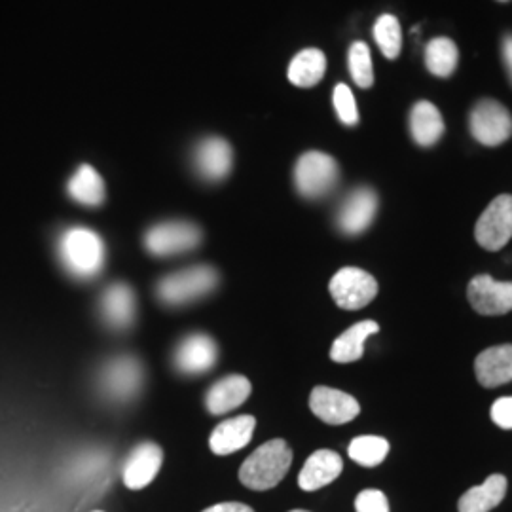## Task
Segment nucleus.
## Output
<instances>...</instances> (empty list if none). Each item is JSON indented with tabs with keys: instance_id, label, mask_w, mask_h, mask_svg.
Returning <instances> with one entry per match:
<instances>
[{
	"instance_id": "nucleus-1",
	"label": "nucleus",
	"mask_w": 512,
	"mask_h": 512,
	"mask_svg": "<svg viewBox=\"0 0 512 512\" xmlns=\"http://www.w3.org/2000/svg\"><path fill=\"white\" fill-rule=\"evenodd\" d=\"M57 256L67 274L88 281L101 274L105 266V243L90 228L74 226L57 239Z\"/></svg>"
},
{
	"instance_id": "nucleus-2",
	"label": "nucleus",
	"mask_w": 512,
	"mask_h": 512,
	"mask_svg": "<svg viewBox=\"0 0 512 512\" xmlns=\"http://www.w3.org/2000/svg\"><path fill=\"white\" fill-rule=\"evenodd\" d=\"M291 463L293 450L285 440L264 442L239 467V482L256 492L272 490L287 476Z\"/></svg>"
},
{
	"instance_id": "nucleus-3",
	"label": "nucleus",
	"mask_w": 512,
	"mask_h": 512,
	"mask_svg": "<svg viewBox=\"0 0 512 512\" xmlns=\"http://www.w3.org/2000/svg\"><path fill=\"white\" fill-rule=\"evenodd\" d=\"M219 272L213 266H192L165 275L156 285V298L165 306H184L213 293L219 285Z\"/></svg>"
},
{
	"instance_id": "nucleus-4",
	"label": "nucleus",
	"mask_w": 512,
	"mask_h": 512,
	"mask_svg": "<svg viewBox=\"0 0 512 512\" xmlns=\"http://www.w3.org/2000/svg\"><path fill=\"white\" fill-rule=\"evenodd\" d=\"M97 385L110 403H129L143 391L145 366L135 355L110 357L99 370Z\"/></svg>"
},
{
	"instance_id": "nucleus-5",
	"label": "nucleus",
	"mask_w": 512,
	"mask_h": 512,
	"mask_svg": "<svg viewBox=\"0 0 512 512\" xmlns=\"http://www.w3.org/2000/svg\"><path fill=\"white\" fill-rule=\"evenodd\" d=\"M340 181V167L336 160L325 154L310 150L302 154L294 167V184L300 196L306 200H321L329 196Z\"/></svg>"
},
{
	"instance_id": "nucleus-6",
	"label": "nucleus",
	"mask_w": 512,
	"mask_h": 512,
	"mask_svg": "<svg viewBox=\"0 0 512 512\" xmlns=\"http://www.w3.org/2000/svg\"><path fill=\"white\" fill-rule=\"evenodd\" d=\"M202 230L184 220H171L152 226L145 236V249L152 256L183 255L202 243Z\"/></svg>"
},
{
	"instance_id": "nucleus-7",
	"label": "nucleus",
	"mask_w": 512,
	"mask_h": 512,
	"mask_svg": "<svg viewBox=\"0 0 512 512\" xmlns=\"http://www.w3.org/2000/svg\"><path fill=\"white\" fill-rule=\"evenodd\" d=\"M469 129L476 141L486 147L503 145L512 135L511 112L494 99H482L471 110Z\"/></svg>"
},
{
	"instance_id": "nucleus-8",
	"label": "nucleus",
	"mask_w": 512,
	"mask_h": 512,
	"mask_svg": "<svg viewBox=\"0 0 512 512\" xmlns=\"http://www.w3.org/2000/svg\"><path fill=\"white\" fill-rule=\"evenodd\" d=\"M330 294L342 310H363L378 294V281L359 268H342L330 279Z\"/></svg>"
},
{
	"instance_id": "nucleus-9",
	"label": "nucleus",
	"mask_w": 512,
	"mask_h": 512,
	"mask_svg": "<svg viewBox=\"0 0 512 512\" xmlns=\"http://www.w3.org/2000/svg\"><path fill=\"white\" fill-rule=\"evenodd\" d=\"M476 241L486 251L503 249L512 238V196H497L480 215L475 228Z\"/></svg>"
},
{
	"instance_id": "nucleus-10",
	"label": "nucleus",
	"mask_w": 512,
	"mask_h": 512,
	"mask_svg": "<svg viewBox=\"0 0 512 512\" xmlns=\"http://www.w3.org/2000/svg\"><path fill=\"white\" fill-rule=\"evenodd\" d=\"M219 361V348L217 342L209 334H188L177 344L173 353V365L177 372L184 376H200L209 370Z\"/></svg>"
},
{
	"instance_id": "nucleus-11",
	"label": "nucleus",
	"mask_w": 512,
	"mask_h": 512,
	"mask_svg": "<svg viewBox=\"0 0 512 512\" xmlns=\"http://www.w3.org/2000/svg\"><path fill=\"white\" fill-rule=\"evenodd\" d=\"M378 213V194L368 188L361 186L349 192L346 200L340 205L336 224L346 236H359L376 219Z\"/></svg>"
},
{
	"instance_id": "nucleus-12",
	"label": "nucleus",
	"mask_w": 512,
	"mask_h": 512,
	"mask_svg": "<svg viewBox=\"0 0 512 512\" xmlns=\"http://www.w3.org/2000/svg\"><path fill=\"white\" fill-rule=\"evenodd\" d=\"M311 412L329 425H344L355 420L361 412L359 403L344 391L319 385L311 391Z\"/></svg>"
},
{
	"instance_id": "nucleus-13",
	"label": "nucleus",
	"mask_w": 512,
	"mask_h": 512,
	"mask_svg": "<svg viewBox=\"0 0 512 512\" xmlns=\"http://www.w3.org/2000/svg\"><path fill=\"white\" fill-rule=\"evenodd\" d=\"M471 306L482 315H505L512 311V283L495 281L490 275H476L469 283Z\"/></svg>"
},
{
	"instance_id": "nucleus-14",
	"label": "nucleus",
	"mask_w": 512,
	"mask_h": 512,
	"mask_svg": "<svg viewBox=\"0 0 512 512\" xmlns=\"http://www.w3.org/2000/svg\"><path fill=\"white\" fill-rule=\"evenodd\" d=\"M103 323L112 330H128L137 317V298L126 283H114L105 289L99 300Z\"/></svg>"
},
{
	"instance_id": "nucleus-15",
	"label": "nucleus",
	"mask_w": 512,
	"mask_h": 512,
	"mask_svg": "<svg viewBox=\"0 0 512 512\" xmlns=\"http://www.w3.org/2000/svg\"><path fill=\"white\" fill-rule=\"evenodd\" d=\"M164 463V452L154 442H141L131 450L124 463V484L129 490H143L158 476Z\"/></svg>"
},
{
	"instance_id": "nucleus-16",
	"label": "nucleus",
	"mask_w": 512,
	"mask_h": 512,
	"mask_svg": "<svg viewBox=\"0 0 512 512\" xmlns=\"http://www.w3.org/2000/svg\"><path fill=\"white\" fill-rule=\"evenodd\" d=\"M194 165L203 179L217 183L230 175L234 165V152L224 139L209 137L196 147Z\"/></svg>"
},
{
	"instance_id": "nucleus-17",
	"label": "nucleus",
	"mask_w": 512,
	"mask_h": 512,
	"mask_svg": "<svg viewBox=\"0 0 512 512\" xmlns=\"http://www.w3.org/2000/svg\"><path fill=\"white\" fill-rule=\"evenodd\" d=\"M251 391L253 387L245 376L232 374L209 387V391L205 393V406L209 414L222 416L245 403L251 397Z\"/></svg>"
},
{
	"instance_id": "nucleus-18",
	"label": "nucleus",
	"mask_w": 512,
	"mask_h": 512,
	"mask_svg": "<svg viewBox=\"0 0 512 512\" xmlns=\"http://www.w3.org/2000/svg\"><path fill=\"white\" fill-rule=\"evenodd\" d=\"M255 427V418L247 416V414L222 421L213 429V433L209 437L211 452L217 456H230V454L238 452L251 442L255 435Z\"/></svg>"
},
{
	"instance_id": "nucleus-19",
	"label": "nucleus",
	"mask_w": 512,
	"mask_h": 512,
	"mask_svg": "<svg viewBox=\"0 0 512 512\" xmlns=\"http://www.w3.org/2000/svg\"><path fill=\"white\" fill-rule=\"evenodd\" d=\"M342 471H344V461L340 458V454L332 450H317L304 463L298 475V486L304 492L321 490L342 475Z\"/></svg>"
},
{
	"instance_id": "nucleus-20",
	"label": "nucleus",
	"mask_w": 512,
	"mask_h": 512,
	"mask_svg": "<svg viewBox=\"0 0 512 512\" xmlns=\"http://www.w3.org/2000/svg\"><path fill=\"white\" fill-rule=\"evenodd\" d=\"M478 384L492 389L512 382V346L484 349L475 361Z\"/></svg>"
},
{
	"instance_id": "nucleus-21",
	"label": "nucleus",
	"mask_w": 512,
	"mask_h": 512,
	"mask_svg": "<svg viewBox=\"0 0 512 512\" xmlns=\"http://www.w3.org/2000/svg\"><path fill=\"white\" fill-rule=\"evenodd\" d=\"M378 330H380V325L376 321H370V319L359 321L357 325H353L351 329L342 332L334 340V344L330 348V359L334 363H340V365H348V363L359 361L365 353L366 340L370 336L378 334Z\"/></svg>"
},
{
	"instance_id": "nucleus-22",
	"label": "nucleus",
	"mask_w": 512,
	"mask_h": 512,
	"mask_svg": "<svg viewBox=\"0 0 512 512\" xmlns=\"http://www.w3.org/2000/svg\"><path fill=\"white\" fill-rule=\"evenodd\" d=\"M410 133L420 147L437 145L444 133V120L440 110L429 101L416 103L410 112Z\"/></svg>"
},
{
	"instance_id": "nucleus-23",
	"label": "nucleus",
	"mask_w": 512,
	"mask_h": 512,
	"mask_svg": "<svg viewBox=\"0 0 512 512\" xmlns=\"http://www.w3.org/2000/svg\"><path fill=\"white\" fill-rule=\"evenodd\" d=\"M507 478L492 475L484 484L467 490L459 499V512H490L505 499Z\"/></svg>"
},
{
	"instance_id": "nucleus-24",
	"label": "nucleus",
	"mask_w": 512,
	"mask_h": 512,
	"mask_svg": "<svg viewBox=\"0 0 512 512\" xmlns=\"http://www.w3.org/2000/svg\"><path fill=\"white\" fill-rule=\"evenodd\" d=\"M67 192L74 202L82 203L86 207H99L105 202L103 177L92 165H80L76 169V173L67 184Z\"/></svg>"
},
{
	"instance_id": "nucleus-25",
	"label": "nucleus",
	"mask_w": 512,
	"mask_h": 512,
	"mask_svg": "<svg viewBox=\"0 0 512 512\" xmlns=\"http://www.w3.org/2000/svg\"><path fill=\"white\" fill-rule=\"evenodd\" d=\"M327 71V57L321 50L308 48L302 50L300 54L294 55L291 65H289V80L298 88H311Z\"/></svg>"
},
{
	"instance_id": "nucleus-26",
	"label": "nucleus",
	"mask_w": 512,
	"mask_h": 512,
	"mask_svg": "<svg viewBox=\"0 0 512 512\" xmlns=\"http://www.w3.org/2000/svg\"><path fill=\"white\" fill-rule=\"evenodd\" d=\"M458 46L450 38H435L425 48V65L429 73L448 78L458 67Z\"/></svg>"
},
{
	"instance_id": "nucleus-27",
	"label": "nucleus",
	"mask_w": 512,
	"mask_h": 512,
	"mask_svg": "<svg viewBox=\"0 0 512 512\" xmlns=\"http://www.w3.org/2000/svg\"><path fill=\"white\" fill-rule=\"evenodd\" d=\"M349 458L363 467L380 465L389 454V442L384 437H357L351 440L348 448Z\"/></svg>"
},
{
	"instance_id": "nucleus-28",
	"label": "nucleus",
	"mask_w": 512,
	"mask_h": 512,
	"mask_svg": "<svg viewBox=\"0 0 512 512\" xmlns=\"http://www.w3.org/2000/svg\"><path fill=\"white\" fill-rule=\"evenodd\" d=\"M374 38L387 59H397L403 48V31L399 19L391 14L380 16L374 25Z\"/></svg>"
},
{
	"instance_id": "nucleus-29",
	"label": "nucleus",
	"mask_w": 512,
	"mask_h": 512,
	"mask_svg": "<svg viewBox=\"0 0 512 512\" xmlns=\"http://www.w3.org/2000/svg\"><path fill=\"white\" fill-rule=\"evenodd\" d=\"M349 73L353 82L368 90L374 84V69H372V57H370V50L365 42H355L349 48L348 55Z\"/></svg>"
},
{
	"instance_id": "nucleus-30",
	"label": "nucleus",
	"mask_w": 512,
	"mask_h": 512,
	"mask_svg": "<svg viewBox=\"0 0 512 512\" xmlns=\"http://www.w3.org/2000/svg\"><path fill=\"white\" fill-rule=\"evenodd\" d=\"M332 101H334V109L338 112V118H340L342 124H346V126H357L359 124L357 103H355V97H353V93L346 84H338L334 88Z\"/></svg>"
},
{
	"instance_id": "nucleus-31",
	"label": "nucleus",
	"mask_w": 512,
	"mask_h": 512,
	"mask_svg": "<svg viewBox=\"0 0 512 512\" xmlns=\"http://www.w3.org/2000/svg\"><path fill=\"white\" fill-rule=\"evenodd\" d=\"M357 512H389V501L380 490H363L355 499Z\"/></svg>"
},
{
	"instance_id": "nucleus-32",
	"label": "nucleus",
	"mask_w": 512,
	"mask_h": 512,
	"mask_svg": "<svg viewBox=\"0 0 512 512\" xmlns=\"http://www.w3.org/2000/svg\"><path fill=\"white\" fill-rule=\"evenodd\" d=\"M492 420L501 429H512V397H501L495 401Z\"/></svg>"
},
{
	"instance_id": "nucleus-33",
	"label": "nucleus",
	"mask_w": 512,
	"mask_h": 512,
	"mask_svg": "<svg viewBox=\"0 0 512 512\" xmlns=\"http://www.w3.org/2000/svg\"><path fill=\"white\" fill-rule=\"evenodd\" d=\"M203 512H255L249 505L238 503V501H228V503H217Z\"/></svg>"
},
{
	"instance_id": "nucleus-34",
	"label": "nucleus",
	"mask_w": 512,
	"mask_h": 512,
	"mask_svg": "<svg viewBox=\"0 0 512 512\" xmlns=\"http://www.w3.org/2000/svg\"><path fill=\"white\" fill-rule=\"evenodd\" d=\"M501 55H503V63L507 67V73L512 82V35H505L501 42Z\"/></svg>"
},
{
	"instance_id": "nucleus-35",
	"label": "nucleus",
	"mask_w": 512,
	"mask_h": 512,
	"mask_svg": "<svg viewBox=\"0 0 512 512\" xmlns=\"http://www.w3.org/2000/svg\"><path fill=\"white\" fill-rule=\"evenodd\" d=\"M291 512H308V511H291Z\"/></svg>"
},
{
	"instance_id": "nucleus-36",
	"label": "nucleus",
	"mask_w": 512,
	"mask_h": 512,
	"mask_svg": "<svg viewBox=\"0 0 512 512\" xmlns=\"http://www.w3.org/2000/svg\"><path fill=\"white\" fill-rule=\"evenodd\" d=\"M95 512H101V511H95Z\"/></svg>"
},
{
	"instance_id": "nucleus-37",
	"label": "nucleus",
	"mask_w": 512,
	"mask_h": 512,
	"mask_svg": "<svg viewBox=\"0 0 512 512\" xmlns=\"http://www.w3.org/2000/svg\"><path fill=\"white\" fill-rule=\"evenodd\" d=\"M503 2H505V0H503Z\"/></svg>"
}]
</instances>
